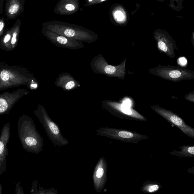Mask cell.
Listing matches in <instances>:
<instances>
[{
    "label": "cell",
    "instance_id": "cell-1",
    "mask_svg": "<svg viewBox=\"0 0 194 194\" xmlns=\"http://www.w3.org/2000/svg\"><path fill=\"white\" fill-rule=\"evenodd\" d=\"M18 137L22 148L28 153L38 154L43 151V138L31 118L22 116L17 122Z\"/></svg>",
    "mask_w": 194,
    "mask_h": 194
},
{
    "label": "cell",
    "instance_id": "cell-2",
    "mask_svg": "<svg viewBox=\"0 0 194 194\" xmlns=\"http://www.w3.org/2000/svg\"><path fill=\"white\" fill-rule=\"evenodd\" d=\"M42 27L58 34L82 42L92 43L98 39L96 33L76 24L59 21H52L43 22Z\"/></svg>",
    "mask_w": 194,
    "mask_h": 194
},
{
    "label": "cell",
    "instance_id": "cell-3",
    "mask_svg": "<svg viewBox=\"0 0 194 194\" xmlns=\"http://www.w3.org/2000/svg\"><path fill=\"white\" fill-rule=\"evenodd\" d=\"M35 115L42 125L49 139L56 146H65L68 141L64 137L57 124L50 118L45 108L39 107L35 111Z\"/></svg>",
    "mask_w": 194,
    "mask_h": 194
},
{
    "label": "cell",
    "instance_id": "cell-4",
    "mask_svg": "<svg viewBox=\"0 0 194 194\" xmlns=\"http://www.w3.org/2000/svg\"><path fill=\"white\" fill-rule=\"evenodd\" d=\"M149 72L153 75L173 82H179L194 79V72L193 71L171 65H159L150 69Z\"/></svg>",
    "mask_w": 194,
    "mask_h": 194
},
{
    "label": "cell",
    "instance_id": "cell-5",
    "mask_svg": "<svg viewBox=\"0 0 194 194\" xmlns=\"http://www.w3.org/2000/svg\"><path fill=\"white\" fill-rule=\"evenodd\" d=\"M125 59L117 66L109 65L101 55H99L93 60L91 63L92 69L97 73L104 74L108 76L117 77L124 80L125 77L126 64Z\"/></svg>",
    "mask_w": 194,
    "mask_h": 194
},
{
    "label": "cell",
    "instance_id": "cell-6",
    "mask_svg": "<svg viewBox=\"0 0 194 194\" xmlns=\"http://www.w3.org/2000/svg\"><path fill=\"white\" fill-rule=\"evenodd\" d=\"M97 135L107 138L135 143L137 141L146 138V136L137 133L110 127H99L96 130Z\"/></svg>",
    "mask_w": 194,
    "mask_h": 194
},
{
    "label": "cell",
    "instance_id": "cell-7",
    "mask_svg": "<svg viewBox=\"0 0 194 194\" xmlns=\"http://www.w3.org/2000/svg\"><path fill=\"white\" fill-rule=\"evenodd\" d=\"M151 109L160 116L173 124L182 131L183 133L188 137L194 138V129L187 125L179 116L169 110L155 105L151 107Z\"/></svg>",
    "mask_w": 194,
    "mask_h": 194
},
{
    "label": "cell",
    "instance_id": "cell-8",
    "mask_svg": "<svg viewBox=\"0 0 194 194\" xmlns=\"http://www.w3.org/2000/svg\"><path fill=\"white\" fill-rule=\"evenodd\" d=\"M41 32L44 36L56 46L72 49H79L84 47L82 41L58 34L43 27Z\"/></svg>",
    "mask_w": 194,
    "mask_h": 194
},
{
    "label": "cell",
    "instance_id": "cell-9",
    "mask_svg": "<svg viewBox=\"0 0 194 194\" xmlns=\"http://www.w3.org/2000/svg\"><path fill=\"white\" fill-rule=\"evenodd\" d=\"M10 137V124L8 122L3 126L0 134V176L6 172V157L9 154L7 148Z\"/></svg>",
    "mask_w": 194,
    "mask_h": 194
},
{
    "label": "cell",
    "instance_id": "cell-10",
    "mask_svg": "<svg viewBox=\"0 0 194 194\" xmlns=\"http://www.w3.org/2000/svg\"><path fill=\"white\" fill-rule=\"evenodd\" d=\"M107 164L104 157L99 158L94 169L93 182L95 191H102L107 181Z\"/></svg>",
    "mask_w": 194,
    "mask_h": 194
},
{
    "label": "cell",
    "instance_id": "cell-11",
    "mask_svg": "<svg viewBox=\"0 0 194 194\" xmlns=\"http://www.w3.org/2000/svg\"><path fill=\"white\" fill-rule=\"evenodd\" d=\"M103 107L114 114L116 113L122 114V115L134 118L140 119L142 120H146V119L144 117L135 110L132 108L127 107L122 103L114 102H107L104 105Z\"/></svg>",
    "mask_w": 194,
    "mask_h": 194
},
{
    "label": "cell",
    "instance_id": "cell-12",
    "mask_svg": "<svg viewBox=\"0 0 194 194\" xmlns=\"http://www.w3.org/2000/svg\"><path fill=\"white\" fill-rule=\"evenodd\" d=\"M80 9L79 0H60L54 9L55 14L69 15L75 14Z\"/></svg>",
    "mask_w": 194,
    "mask_h": 194
},
{
    "label": "cell",
    "instance_id": "cell-13",
    "mask_svg": "<svg viewBox=\"0 0 194 194\" xmlns=\"http://www.w3.org/2000/svg\"><path fill=\"white\" fill-rule=\"evenodd\" d=\"M25 0H6L5 10L7 18L14 19L24 10Z\"/></svg>",
    "mask_w": 194,
    "mask_h": 194
},
{
    "label": "cell",
    "instance_id": "cell-14",
    "mask_svg": "<svg viewBox=\"0 0 194 194\" xmlns=\"http://www.w3.org/2000/svg\"><path fill=\"white\" fill-rule=\"evenodd\" d=\"M55 84L63 90L69 91L76 88L79 83L70 74H62L56 79Z\"/></svg>",
    "mask_w": 194,
    "mask_h": 194
},
{
    "label": "cell",
    "instance_id": "cell-15",
    "mask_svg": "<svg viewBox=\"0 0 194 194\" xmlns=\"http://www.w3.org/2000/svg\"><path fill=\"white\" fill-rule=\"evenodd\" d=\"M21 24V21L19 19H17V21L14 24L12 29V38H11V43L12 45H15L17 41V37L19 33V30Z\"/></svg>",
    "mask_w": 194,
    "mask_h": 194
},
{
    "label": "cell",
    "instance_id": "cell-16",
    "mask_svg": "<svg viewBox=\"0 0 194 194\" xmlns=\"http://www.w3.org/2000/svg\"><path fill=\"white\" fill-rule=\"evenodd\" d=\"M184 148H182V151L179 152V155H187L188 156L189 155L190 156H193L194 155V147L190 146L188 147V146L184 147Z\"/></svg>",
    "mask_w": 194,
    "mask_h": 194
},
{
    "label": "cell",
    "instance_id": "cell-17",
    "mask_svg": "<svg viewBox=\"0 0 194 194\" xmlns=\"http://www.w3.org/2000/svg\"><path fill=\"white\" fill-rule=\"evenodd\" d=\"M159 188V186L157 184H154L149 186L147 188V190L149 193H153L158 190Z\"/></svg>",
    "mask_w": 194,
    "mask_h": 194
},
{
    "label": "cell",
    "instance_id": "cell-18",
    "mask_svg": "<svg viewBox=\"0 0 194 194\" xmlns=\"http://www.w3.org/2000/svg\"><path fill=\"white\" fill-rule=\"evenodd\" d=\"M12 38V29L8 31L7 33H6L5 36L3 38V42L4 43H6L10 41Z\"/></svg>",
    "mask_w": 194,
    "mask_h": 194
},
{
    "label": "cell",
    "instance_id": "cell-19",
    "mask_svg": "<svg viewBox=\"0 0 194 194\" xmlns=\"http://www.w3.org/2000/svg\"><path fill=\"white\" fill-rule=\"evenodd\" d=\"M21 182H17L16 185L15 193L17 194H24V192L22 187L20 185Z\"/></svg>",
    "mask_w": 194,
    "mask_h": 194
},
{
    "label": "cell",
    "instance_id": "cell-20",
    "mask_svg": "<svg viewBox=\"0 0 194 194\" xmlns=\"http://www.w3.org/2000/svg\"><path fill=\"white\" fill-rule=\"evenodd\" d=\"M106 0H88L87 2V6H91L95 4H100V3Z\"/></svg>",
    "mask_w": 194,
    "mask_h": 194
},
{
    "label": "cell",
    "instance_id": "cell-21",
    "mask_svg": "<svg viewBox=\"0 0 194 194\" xmlns=\"http://www.w3.org/2000/svg\"><path fill=\"white\" fill-rule=\"evenodd\" d=\"M9 74V73L7 71H3L1 73V78L3 80H7L10 78Z\"/></svg>",
    "mask_w": 194,
    "mask_h": 194
},
{
    "label": "cell",
    "instance_id": "cell-22",
    "mask_svg": "<svg viewBox=\"0 0 194 194\" xmlns=\"http://www.w3.org/2000/svg\"><path fill=\"white\" fill-rule=\"evenodd\" d=\"M116 19L119 21H122L124 18V16L123 13L120 11H116L114 14Z\"/></svg>",
    "mask_w": 194,
    "mask_h": 194
},
{
    "label": "cell",
    "instance_id": "cell-23",
    "mask_svg": "<svg viewBox=\"0 0 194 194\" xmlns=\"http://www.w3.org/2000/svg\"><path fill=\"white\" fill-rule=\"evenodd\" d=\"M178 64L181 66H185L187 64V59L185 57H182L179 58L178 60Z\"/></svg>",
    "mask_w": 194,
    "mask_h": 194
},
{
    "label": "cell",
    "instance_id": "cell-24",
    "mask_svg": "<svg viewBox=\"0 0 194 194\" xmlns=\"http://www.w3.org/2000/svg\"><path fill=\"white\" fill-rule=\"evenodd\" d=\"M5 25V21L4 18L0 19V35L2 33Z\"/></svg>",
    "mask_w": 194,
    "mask_h": 194
},
{
    "label": "cell",
    "instance_id": "cell-25",
    "mask_svg": "<svg viewBox=\"0 0 194 194\" xmlns=\"http://www.w3.org/2000/svg\"><path fill=\"white\" fill-rule=\"evenodd\" d=\"M5 0H0V14H2Z\"/></svg>",
    "mask_w": 194,
    "mask_h": 194
},
{
    "label": "cell",
    "instance_id": "cell-26",
    "mask_svg": "<svg viewBox=\"0 0 194 194\" xmlns=\"http://www.w3.org/2000/svg\"><path fill=\"white\" fill-rule=\"evenodd\" d=\"M2 186L1 184H0V194H2Z\"/></svg>",
    "mask_w": 194,
    "mask_h": 194
},
{
    "label": "cell",
    "instance_id": "cell-27",
    "mask_svg": "<svg viewBox=\"0 0 194 194\" xmlns=\"http://www.w3.org/2000/svg\"><path fill=\"white\" fill-rule=\"evenodd\" d=\"M32 86H33V87H36L37 86V85L36 84L35 85H32Z\"/></svg>",
    "mask_w": 194,
    "mask_h": 194
}]
</instances>
